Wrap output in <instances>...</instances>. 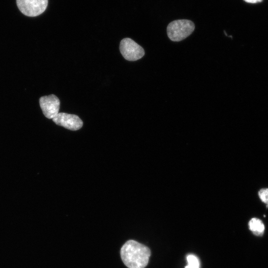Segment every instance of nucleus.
I'll return each mask as SVG.
<instances>
[{
    "mask_svg": "<svg viewBox=\"0 0 268 268\" xmlns=\"http://www.w3.org/2000/svg\"><path fill=\"white\" fill-rule=\"evenodd\" d=\"M120 255L128 268H144L150 256V250L146 246L133 240L127 241L122 247Z\"/></svg>",
    "mask_w": 268,
    "mask_h": 268,
    "instance_id": "nucleus-1",
    "label": "nucleus"
},
{
    "mask_svg": "<svg viewBox=\"0 0 268 268\" xmlns=\"http://www.w3.org/2000/svg\"><path fill=\"white\" fill-rule=\"evenodd\" d=\"M195 24L188 19L176 20L167 26V33L172 41L179 42L190 36L195 30Z\"/></svg>",
    "mask_w": 268,
    "mask_h": 268,
    "instance_id": "nucleus-2",
    "label": "nucleus"
},
{
    "mask_svg": "<svg viewBox=\"0 0 268 268\" xmlns=\"http://www.w3.org/2000/svg\"><path fill=\"white\" fill-rule=\"evenodd\" d=\"M48 2V0H16V4L24 15L36 17L45 11Z\"/></svg>",
    "mask_w": 268,
    "mask_h": 268,
    "instance_id": "nucleus-3",
    "label": "nucleus"
},
{
    "mask_svg": "<svg viewBox=\"0 0 268 268\" xmlns=\"http://www.w3.org/2000/svg\"><path fill=\"white\" fill-rule=\"evenodd\" d=\"M120 50L123 57L130 61H135L144 55V49L133 40L126 38L121 40Z\"/></svg>",
    "mask_w": 268,
    "mask_h": 268,
    "instance_id": "nucleus-4",
    "label": "nucleus"
},
{
    "mask_svg": "<svg viewBox=\"0 0 268 268\" xmlns=\"http://www.w3.org/2000/svg\"><path fill=\"white\" fill-rule=\"evenodd\" d=\"M39 103L44 115L47 118L53 119L59 113L60 101L56 95L42 96L39 99Z\"/></svg>",
    "mask_w": 268,
    "mask_h": 268,
    "instance_id": "nucleus-5",
    "label": "nucleus"
},
{
    "mask_svg": "<svg viewBox=\"0 0 268 268\" xmlns=\"http://www.w3.org/2000/svg\"><path fill=\"white\" fill-rule=\"evenodd\" d=\"M52 120L56 124L71 131L78 130L83 125L78 116L66 113H59Z\"/></svg>",
    "mask_w": 268,
    "mask_h": 268,
    "instance_id": "nucleus-6",
    "label": "nucleus"
},
{
    "mask_svg": "<svg viewBox=\"0 0 268 268\" xmlns=\"http://www.w3.org/2000/svg\"><path fill=\"white\" fill-rule=\"evenodd\" d=\"M249 229L256 236H261L263 235L265 226L260 219L252 218L249 222Z\"/></svg>",
    "mask_w": 268,
    "mask_h": 268,
    "instance_id": "nucleus-7",
    "label": "nucleus"
},
{
    "mask_svg": "<svg viewBox=\"0 0 268 268\" xmlns=\"http://www.w3.org/2000/svg\"><path fill=\"white\" fill-rule=\"evenodd\" d=\"M187 260L188 264L185 268H199V261L196 256L189 255L187 257Z\"/></svg>",
    "mask_w": 268,
    "mask_h": 268,
    "instance_id": "nucleus-8",
    "label": "nucleus"
},
{
    "mask_svg": "<svg viewBox=\"0 0 268 268\" xmlns=\"http://www.w3.org/2000/svg\"><path fill=\"white\" fill-rule=\"evenodd\" d=\"M258 194L261 201L268 205V188L261 189Z\"/></svg>",
    "mask_w": 268,
    "mask_h": 268,
    "instance_id": "nucleus-9",
    "label": "nucleus"
},
{
    "mask_svg": "<svg viewBox=\"0 0 268 268\" xmlns=\"http://www.w3.org/2000/svg\"><path fill=\"white\" fill-rule=\"evenodd\" d=\"M244 0L248 3H254L261 2L263 0Z\"/></svg>",
    "mask_w": 268,
    "mask_h": 268,
    "instance_id": "nucleus-10",
    "label": "nucleus"
}]
</instances>
